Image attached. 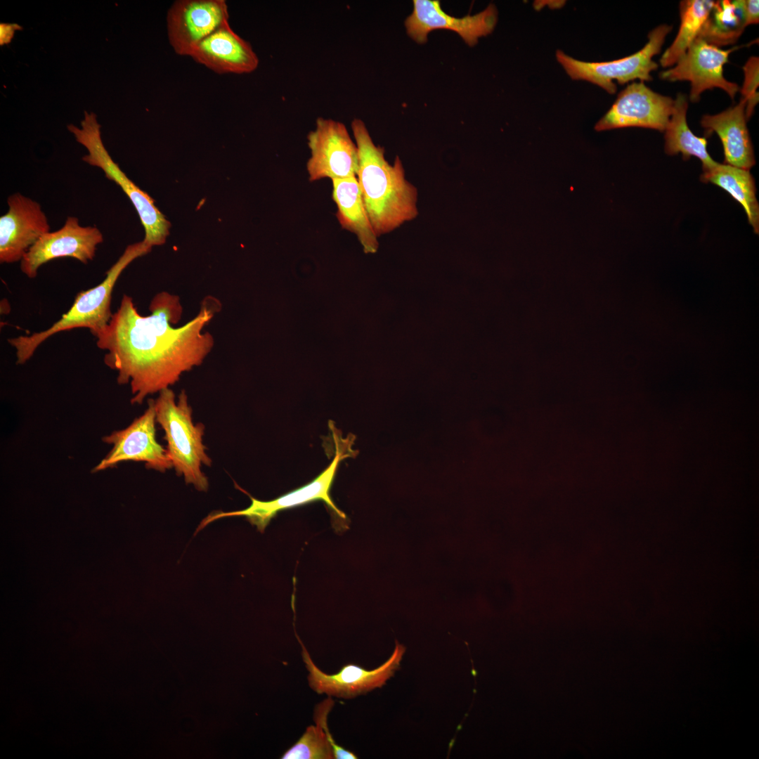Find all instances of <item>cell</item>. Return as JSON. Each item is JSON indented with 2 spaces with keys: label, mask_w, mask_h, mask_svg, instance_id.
I'll list each match as a JSON object with an SVG mask.
<instances>
[{
  "label": "cell",
  "mask_w": 759,
  "mask_h": 759,
  "mask_svg": "<svg viewBox=\"0 0 759 759\" xmlns=\"http://www.w3.org/2000/svg\"><path fill=\"white\" fill-rule=\"evenodd\" d=\"M189 56L219 74H248L259 65L251 44L226 22L200 41Z\"/></svg>",
  "instance_id": "e0dca14e"
},
{
  "label": "cell",
  "mask_w": 759,
  "mask_h": 759,
  "mask_svg": "<svg viewBox=\"0 0 759 759\" xmlns=\"http://www.w3.org/2000/svg\"><path fill=\"white\" fill-rule=\"evenodd\" d=\"M7 212L0 217V263L20 261L50 225L37 201L16 193L8 196Z\"/></svg>",
  "instance_id": "2e32d148"
},
{
  "label": "cell",
  "mask_w": 759,
  "mask_h": 759,
  "mask_svg": "<svg viewBox=\"0 0 759 759\" xmlns=\"http://www.w3.org/2000/svg\"><path fill=\"white\" fill-rule=\"evenodd\" d=\"M151 249L143 240L128 245L108 270L103 280L93 287L79 292L70 309L51 326L30 335L8 339V344L15 349L16 363L22 365L27 362L44 341L57 333L87 328L94 335L107 325L113 313L112 294L119 277L134 260L147 254Z\"/></svg>",
  "instance_id": "3957f363"
},
{
  "label": "cell",
  "mask_w": 759,
  "mask_h": 759,
  "mask_svg": "<svg viewBox=\"0 0 759 759\" xmlns=\"http://www.w3.org/2000/svg\"><path fill=\"white\" fill-rule=\"evenodd\" d=\"M224 0H179L167 12V27L169 43L180 56H189L202 40L228 22Z\"/></svg>",
  "instance_id": "5bb4252c"
},
{
  "label": "cell",
  "mask_w": 759,
  "mask_h": 759,
  "mask_svg": "<svg viewBox=\"0 0 759 759\" xmlns=\"http://www.w3.org/2000/svg\"><path fill=\"white\" fill-rule=\"evenodd\" d=\"M700 180L720 187L739 202L746 212L749 224L755 233L758 234L759 205L755 180L749 170L716 162L703 169Z\"/></svg>",
  "instance_id": "44dd1931"
},
{
  "label": "cell",
  "mask_w": 759,
  "mask_h": 759,
  "mask_svg": "<svg viewBox=\"0 0 759 759\" xmlns=\"http://www.w3.org/2000/svg\"><path fill=\"white\" fill-rule=\"evenodd\" d=\"M346 454L336 450L335 455L327 466L318 476L306 485L291 491L278 498L269 501L257 500L249 493L251 505L246 509L233 512H214L205 517L198 526L195 534L214 520L228 517L243 516L257 529L264 532L278 512L300 506L314 501H323L340 518L345 519V514L339 510L330 497V489L340 461L347 457Z\"/></svg>",
  "instance_id": "ba28073f"
},
{
  "label": "cell",
  "mask_w": 759,
  "mask_h": 759,
  "mask_svg": "<svg viewBox=\"0 0 759 759\" xmlns=\"http://www.w3.org/2000/svg\"><path fill=\"white\" fill-rule=\"evenodd\" d=\"M497 9L490 4L474 15L456 18L443 11L439 1L414 0L412 13L405 20L407 34L414 41L423 44L435 30H448L458 33L470 46L480 37L492 32L497 22Z\"/></svg>",
  "instance_id": "9a60e30c"
},
{
  "label": "cell",
  "mask_w": 759,
  "mask_h": 759,
  "mask_svg": "<svg viewBox=\"0 0 759 759\" xmlns=\"http://www.w3.org/2000/svg\"><path fill=\"white\" fill-rule=\"evenodd\" d=\"M351 129L358 154L356 177L369 219L379 236L417 216V190L406 180L399 157L390 164L384 149L375 144L361 119H353Z\"/></svg>",
  "instance_id": "7a4b0ae2"
},
{
  "label": "cell",
  "mask_w": 759,
  "mask_h": 759,
  "mask_svg": "<svg viewBox=\"0 0 759 759\" xmlns=\"http://www.w3.org/2000/svg\"><path fill=\"white\" fill-rule=\"evenodd\" d=\"M746 25L758 24L759 21V1L758 0H741Z\"/></svg>",
  "instance_id": "484cf974"
},
{
  "label": "cell",
  "mask_w": 759,
  "mask_h": 759,
  "mask_svg": "<svg viewBox=\"0 0 759 759\" xmlns=\"http://www.w3.org/2000/svg\"><path fill=\"white\" fill-rule=\"evenodd\" d=\"M221 309L216 298L207 297L194 318L174 327L183 312L178 296L157 293L149 305L151 313L141 316L132 297L123 295L108 325L93 336L98 348L106 351L105 364L117 372V383L129 384L132 404L169 388L202 363L214 344L213 336L202 331Z\"/></svg>",
  "instance_id": "6da1fadb"
},
{
  "label": "cell",
  "mask_w": 759,
  "mask_h": 759,
  "mask_svg": "<svg viewBox=\"0 0 759 759\" xmlns=\"http://www.w3.org/2000/svg\"><path fill=\"white\" fill-rule=\"evenodd\" d=\"M103 242L96 226H82L75 216H68L58 230L43 235L20 261L21 271L34 278L39 267L56 259L71 257L84 264L92 261L97 246Z\"/></svg>",
  "instance_id": "30bf717a"
},
{
  "label": "cell",
  "mask_w": 759,
  "mask_h": 759,
  "mask_svg": "<svg viewBox=\"0 0 759 759\" xmlns=\"http://www.w3.org/2000/svg\"><path fill=\"white\" fill-rule=\"evenodd\" d=\"M81 126L68 124L67 129L89 152L82 160L102 169L105 177L117 184L129 198L144 228L143 241L151 247L163 245L169 234L170 222L155 206V200L130 180L113 161L102 141L96 115L85 111Z\"/></svg>",
  "instance_id": "5b68a950"
},
{
  "label": "cell",
  "mask_w": 759,
  "mask_h": 759,
  "mask_svg": "<svg viewBox=\"0 0 759 759\" xmlns=\"http://www.w3.org/2000/svg\"><path fill=\"white\" fill-rule=\"evenodd\" d=\"M714 1L686 0L680 4V26L673 44L660 59L663 67L674 65L686 53L711 12Z\"/></svg>",
  "instance_id": "cb8c5ba5"
},
{
  "label": "cell",
  "mask_w": 759,
  "mask_h": 759,
  "mask_svg": "<svg viewBox=\"0 0 759 759\" xmlns=\"http://www.w3.org/2000/svg\"><path fill=\"white\" fill-rule=\"evenodd\" d=\"M156 422L154 399L149 398L148 408L142 415L125 429L103 438L105 443L112 447L92 472L112 468L125 461L145 462L147 468L161 472L172 468L167 449L157 441Z\"/></svg>",
  "instance_id": "9c48e42d"
},
{
  "label": "cell",
  "mask_w": 759,
  "mask_h": 759,
  "mask_svg": "<svg viewBox=\"0 0 759 759\" xmlns=\"http://www.w3.org/2000/svg\"><path fill=\"white\" fill-rule=\"evenodd\" d=\"M307 145L311 153L306 162L309 181L357 176L358 148L344 123L318 117L315 129L307 135Z\"/></svg>",
  "instance_id": "52a82bcc"
},
{
  "label": "cell",
  "mask_w": 759,
  "mask_h": 759,
  "mask_svg": "<svg viewBox=\"0 0 759 759\" xmlns=\"http://www.w3.org/2000/svg\"><path fill=\"white\" fill-rule=\"evenodd\" d=\"M737 48L722 50L696 37L675 65L661 72L660 77L670 82H690L692 102H697L703 91L713 88L724 90L734 99L740 89L724 77L723 66L728 62L729 54Z\"/></svg>",
  "instance_id": "4fadbf2b"
},
{
  "label": "cell",
  "mask_w": 759,
  "mask_h": 759,
  "mask_svg": "<svg viewBox=\"0 0 759 759\" xmlns=\"http://www.w3.org/2000/svg\"><path fill=\"white\" fill-rule=\"evenodd\" d=\"M746 105L741 98L737 105L719 114L703 115L700 123L708 133L718 135L724 150V164L750 171L755 160L746 126Z\"/></svg>",
  "instance_id": "ac0fdd59"
},
{
  "label": "cell",
  "mask_w": 759,
  "mask_h": 759,
  "mask_svg": "<svg viewBox=\"0 0 759 759\" xmlns=\"http://www.w3.org/2000/svg\"><path fill=\"white\" fill-rule=\"evenodd\" d=\"M674 107L670 97L653 91L643 82H632L618 95L607 112L597 122L596 131L642 127L665 131Z\"/></svg>",
  "instance_id": "7c38bea8"
},
{
  "label": "cell",
  "mask_w": 759,
  "mask_h": 759,
  "mask_svg": "<svg viewBox=\"0 0 759 759\" xmlns=\"http://www.w3.org/2000/svg\"><path fill=\"white\" fill-rule=\"evenodd\" d=\"M22 27L16 23L0 24V45L10 44L14 37L16 30H22Z\"/></svg>",
  "instance_id": "4316f807"
},
{
  "label": "cell",
  "mask_w": 759,
  "mask_h": 759,
  "mask_svg": "<svg viewBox=\"0 0 759 759\" xmlns=\"http://www.w3.org/2000/svg\"><path fill=\"white\" fill-rule=\"evenodd\" d=\"M301 646V656L309 672L310 687L318 694L351 699L377 687H382L398 669L405 647L396 642L395 649L390 658L378 668L368 670L359 666L347 664L335 674L329 675L320 670L313 663L306 648L297 637Z\"/></svg>",
  "instance_id": "8fae6325"
},
{
  "label": "cell",
  "mask_w": 759,
  "mask_h": 759,
  "mask_svg": "<svg viewBox=\"0 0 759 759\" xmlns=\"http://www.w3.org/2000/svg\"><path fill=\"white\" fill-rule=\"evenodd\" d=\"M336 217L341 227L356 235L367 252L377 250V235L363 202L356 176L332 180Z\"/></svg>",
  "instance_id": "d6986e66"
},
{
  "label": "cell",
  "mask_w": 759,
  "mask_h": 759,
  "mask_svg": "<svg viewBox=\"0 0 759 759\" xmlns=\"http://www.w3.org/2000/svg\"><path fill=\"white\" fill-rule=\"evenodd\" d=\"M156 421L164 432L167 451L178 476H183L188 484H193L200 491H207L208 480L201 470L202 465L211 467L212 459L206 453L202 436L205 425L194 424L192 408L188 396L182 390L176 401L174 392L169 388L159 392L154 400Z\"/></svg>",
  "instance_id": "277c9868"
},
{
  "label": "cell",
  "mask_w": 759,
  "mask_h": 759,
  "mask_svg": "<svg viewBox=\"0 0 759 759\" xmlns=\"http://www.w3.org/2000/svg\"><path fill=\"white\" fill-rule=\"evenodd\" d=\"M687 100L685 94L679 93L674 100V107L669 122L665 129V152L668 155L680 153L687 160L692 156L696 157L702 162V169L714 165L707 150V140L693 134L687 123Z\"/></svg>",
  "instance_id": "7402d4cb"
},
{
  "label": "cell",
  "mask_w": 759,
  "mask_h": 759,
  "mask_svg": "<svg viewBox=\"0 0 759 759\" xmlns=\"http://www.w3.org/2000/svg\"><path fill=\"white\" fill-rule=\"evenodd\" d=\"M335 704L327 698L318 704L314 711L316 725L309 726L305 732L287 751L283 759H356V755L338 745L327 727V715Z\"/></svg>",
  "instance_id": "ffe728a7"
},
{
  "label": "cell",
  "mask_w": 759,
  "mask_h": 759,
  "mask_svg": "<svg viewBox=\"0 0 759 759\" xmlns=\"http://www.w3.org/2000/svg\"><path fill=\"white\" fill-rule=\"evenodd\" d=\"M661 25L648 34V41L639 51L623 58L606 62H585L575 59L561 50L556 52L557 61L573 79L585 80L613 94L616 91V80L623 84L630 81H651V72L658 68L652 58L658 54L666 37L672 30Z\"/></svg>",
  "instance_id": "8992f818"
},
{
  "label": "cell",
  "mask_w": 759,
  "mask_h": 759,
  "mask_svg": "<svg viewBox=\"0 0 759 759\" xmlns=\"http://www.w3.org/2000/svg\"><path fill=\"white\" fill-rule=\"evenodd\" d=\"M746 27L741 0L718 1L696 37L719 48L735 43Z\"/></svg>",
  "instance_id": "603a6c76"
},
{
  "label": "cell",
  "mask_w": 759,
  "mask_h": 759,
  "mask_svg": "<svg viewBox=\"0 0 759 759\" xmlns=\"http://www.w3.org/2000/svg\"><path fill=\"white\" fill-rule=\"evenodd\" d=\"M744 72V82L742 88L739 90L742 95V98L746 101L745 112L747 120L752 115L755 106L758 102V93L757 89L758 86V76H759V60L758 57H751L744 66L743 67Z\"/></svg>",
  "instance_id": "d4e9b609"
}]
</instances>
